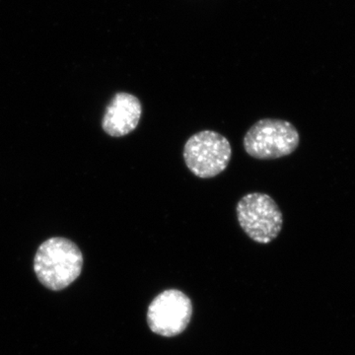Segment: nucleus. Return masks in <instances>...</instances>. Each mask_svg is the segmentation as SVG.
Instances as JSON below:
<instances>
[{
  "instance_id": "nucleus-1",
  "label": "nucleus",
  "mask_w": 355,
  "mask_h": 355,
  "mask_svg": "<svg viewBox=\"0 0 355 355\" xmlns=\"http://www.w3.org/2000/svg\"><path fill=\"white\" fill-rule=\"evenodd\" d=\"M83 256L76 243L62 237L44 241L34 259V270L44 286L53 291L67 288L80 275Z\"/></svg>"
},
{
  "instance_id": "nucleus-2",
  "label": "nucleus",
  "mask_w": 355,
  "mask_h": 355,
  "mask_svg": "<svg viewBox=\"0 0 355 355\" xmlns=\"http://www.w3.org/2000/svg\"><path fill=\"white\" fill-rule=\"evenodd\" d=\"M300 144L297 128L279 119H261L248 130L243 139L245 151L259 160L291 155Z\"/></svg>"
},
{
  "instance_id": "nucleus-3",
  "label": "nucleus",
  "mask_w": 355,
  "mask_h": 355,
  "mask_svg": "<svg viewBox=\"0 0 355 355\" xmlns=\"http://www.w3.org/2000/svg\"><path fill=\"white\" fill-rule=\"evenodd\" d=\"M237 219L250 239L268 244L277 239L284 226V214L270 196L250 193L236 205Z\"/></svg>"
},
{
  "instance_id": "nucleus-4",
  "label": "nucleus",
  "mask_w": 355,
  "mask_h": 355,
  "mask_svg": "<svg viewBox=\"0 0 355 355\" xmlns=\"http://www.w3.org/2000/svg\"><path fill=\"white\" fill-rule=\"evenodd\" d=\"M184 161L195 176L211 179L227 169L232 147L224 135L214 130H202L187 140Z\"/></svg>"
},
{
  "instance_id": "nucleus-5",
  "label": "nucleus",
  "mask_w": 355,
  "mask_h": 355,
  "mask_svg": "<svg viewBox=\"0 0 355 355\" xmlns=\"http://www.w3.org/2000/svg\"><path fill=\"white\" fill-rule=\"evenodd\" d=\"M191 313L190 298L182 291L170 289L154 299L149 306L147 322L153 333L170 338L186 330Z\"/></svg>"
},
{
  "instance_id": "nucleus-6",
  "label": "nucleus",
  "mask_w": 355,
  "mask_h": 355,
  "mask_svg": "<svg viewBox=\"0 0 355 355\" xmlns=\"http://www.w3.org/2000/svg\"><path fill=\"white\" fill-rule=\"evenodd\" d=\"M141 116L142 105L137 96L116 93L105 111L102 128L110 137H125L137 128Z\"/></svg>"
}]
</instances>
